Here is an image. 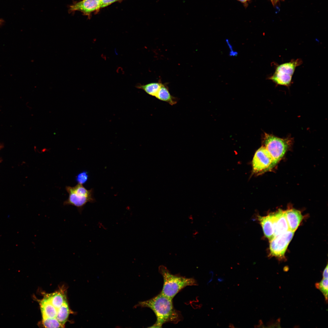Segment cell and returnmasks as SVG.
<instances>
[{"label":"cell","mask_w":328,"mask_h":328,"mask_svg":"<svg viewBox=\"0 0 328 328\" xmlns=\"http://www.w3.org/2000/svg\"><path fill=\"white\" fill-rule=\"evenodd\" d=\"M135 306L148 307L154 312L156 321L150 327L161 328L168 322L177 324L183 318L180 312L174 308L173 300L160 292L151 299L139 302Z\"/></svg>","instance_id":"cell-1"},{"label":"cell","mask_w":328,"mask_h":328,"mask_svg":"<svg viewBox=\"0 0 328 328\" xmlns=\"http://www.w3.org/2000/svg\"><path fill=\"white\" fill-rule=\"evenodd\" d=\"M158 271L163 279V287L160 293L172 300L185 287L198 284L193 278H186L172 274L166 267L163 265L159 266Z\"/></svg>","instance_id":"cell-2"},{"label":"cell","mask_w":328,"mask_h":328,"mask_svg":"<svg viewBox=\"0 0 328 328\" xmlns=\"http://www.w3.org/2000/svg\"><path fill=\"white\" fill-rule=\"evenodd\" d=\"M66 190L69 194V196L68 198L63 202V205L76 207L80 214L87 203H93L95 201L93 196V189L87 190L82 184L78 183L73 187L66 186Z\"/></svg>","instance_id":"cell-3"},{"label":"cell","mask_w":328,"mask_h":328,"mask_svg":"<svg viewBox=\"0 0 328 328\" xmlns=\"http://www.w3.org/2000/svg\"><path fill=\"white\" fill-rule=\"evenodd\" d=\"M265 147L273 159V168L283 156L291 143L289 138H282L265 133L263 138Z\"/></svg>","instance_id":"cell-4"},{"label":"cell","mask_w":328,"mask_h":328,"mask_svg":"<svg viewBox=\"0 0 328 328\" xmlns=\"http://www.w3.org/2000/svg\"><path fill=\"white\" fill-rule=\"evenodd\" d=\"M294 231L289 230L274 237L270 240V255L279 259H282L288 246L292 239Z\"/></svg>","instance_id":"cell-5"},{"label":"cell","mask_w":328,"mask_h":328,"mask_svg":"<svg viewBox=\"0 0 328 328\" xmlns=\"http://www.w3.org/2000/svg\"><path fill=\"white\" fill-rule=\"evenodd\" d=\"M273 159L270 154L264 146L259 148L256 152L252 161L253 172L260 174L273 168Z\"/></svg>","instance_id":"cell-6"},{"label":"cell","mask_w":328,"mask_h":328,"mask_svg":"<svg viewBox=\"0 0 328 328\" xmlns=\"http://www.w3.org/2000/svg\"><path fill=\"white\" fill-rule=\"evenodd\" d=\"M100 9V0H82L70 5L69 11L70 13L80 11L84 15L90 16L91 13L97 12Z\"/></svg>","instance_id":"cell-7"},{"label":"cell","mask_w":328,"mask_h":328,"mask_svg":"<svg viewBox=\"0 0 328 328\" xmlns=\"http://www.w3.org/2000/svg\"><path fill=\"white\" fill-rule=\"evenodd\" d=\"M274 227V237L289 230L285 212L279 209L272 213Z\"/></svg>","instance_id":"cell-8"},{"label":"cell","mask_w":328,"mask_h":328,"mask_svg":"<svg viewBox=\"0 0 328 328\" xmlns=\"http://www.w3.org/2000/svg\"><path fill=\"white\" fill-rule=\"evenodd\" d=\"M285 212L289 230L295 232L300 224L303 216L300 211L295 209H289Z\"/></svg>","instance_id":"cell-9"},{"label":"cell","mask_w":328,"mask_h":328,"mask_svg":"<svg viewBox=\"0 0 328 328\" xmlns=\"http://www.w3.org/2000/svg\"><path fill=\"white\" fill-rule=\"evenodd\" d=\"M258 219L262 227L265 236L269 240L274 237V227L272 214L267 216H258Z\"/></svg>","instance_id":"cell-10"},{"label":"cell","mask_w":328,"mask_h":328,"mask_svg":"<svg viewBox=\"0 0 328 328\" xmlns=\"http://www.w3.org/2000/svg\"><path fill=\"white\" fill-rule=\"evenodd\" d=\"M302 63L301 60L298 59L289 62L283 63L276 66L275 72L285 75L292 76L296 68Z\"/></svg>","instance_id":"cell-11"},{"label":"cell","mask_w":328,"mask_h":328,"mask_svg":"<svg viewBox=\"0 0 328 328\" xmlns=\"http://www.w3.org/2000/svg\"><path fill=\"white\" fill-rule=\"evenodd\" d=\"M155 97L171 105L176 104L179 100L178 98L173 96L170 94L167 85L163 83Z\"/></svg>","instance_id":"cell-12"},{"label":"cell","mask_w":328,"mask_h":328,"mask_svg":"<svg viewBox=\"0 0 328 328\" xmlns=\"http://www.w3.org/2000/svg\"><path fill=\"white\" fill-rule=\"evenodd\" d=\"M42 318H56L57 309L45 296L40 302Z\"/></svg>","instance_id":"cell-13"},{"label":"cell","mask_w":328,"mask_h":328,"mask_svg":"<svg viewBox=\"0 0 328 328\" xmlns=\"http://www.w3.org/2000/svg\"><path fill=\"white\" fill-rule=\"evenodd\" d=\"M46 296L57 309L59 308L66 300L64 294L61 291L47 294Z\"/></svg>","instance_id":"cell-14"},{"label":"cell","mask_w":328,"mask_h":328,"mask_svg":"<svg viewBox=\"0 0 328 328\" xmlns=\"http://www.w3.org/2000/svg\"><path fill=\"white\" fill-rule=\"evenodd\" d=\"M162 83L160 81L151 82L144 85H138L137 88L144 90L149 95L155 97Z\"/></svg>","instance_id":"cell-15"},{"label":"cell","mask_w":328,"mask_h":328,"mask_svg":"<svg viewBox=\"0 0 328 328\" xmlns=\"http://www.w3.org/2000/svg\"><path fill=\"white\" fill-rule=\"evenodd\" d=\"M292 76L283 75L275 72L272 75L268 77L278 85L289 86L292 83Z\"/></svg>","instance_id":"cell-16"},{"label":"cell","mask_w":328,"mask_h":328,"mask_svg":"<svg viewBox=\"0 0 328 328\" xmlns=\"http://www.w3.org/2000/svg\"><path fill=\"white\" fill-rule=\"evenodd\" d=\"M70 313L67 302L66 300L61 306L57 309L56 318L63 326L67 321Z\"/></svg>","instance_id":"cell-17"},{"label":"cell","mask_w":328,"mask_h":328,"mask_svg":"<svg viewBox=\"0 0 328 328\" xmlns=\"http://www.w3.org/2000/svg\"><path fill=\"white\" fill-rule=\"evenodd\" d=\"M328 278H323L319 282H316L315 284L316 288L319 290L323 295L327 303L328 301Z\"/></svg>","instance_id":"cell-18"},{"label":"cell","mask_w":328,"mask_h":328,"mask_svg":"<svg viewBox=\"0 0 328 328\" xmlns=\"http://www.w3.org/2000/svg\"><path fill=\"white\" fill-rule=\"evenodd\" d=\"M42 323L46 328H63L56 318H42Z\"/></svg>","instance_id":"cell-19"},{"label":"cell","mask_w":328,"mask_h":328,"mask_svg":"<svg viewBox=\"0 0 328 328\" xmlns=\"http://www.w3.org/2000/svg\"><path fill=\"white\" fill-rule=\"evenodd\" d=\"M88 179V173L87 171H84L77 175L76 177V180L78 183L83 185L87 182Z\"/></svg>","instance_id":"cell-20"},{"label":"cell","mask_w":328,"mask_h":328,"mask_svg":"<svg viewBox=\"0 0 328 328\" xmlns=\"http://www.w3.org/2000/svg\"><path fill=\"white\" fill-rule=\"evenodd\" d=\"M120 0H100V8L105 7Z\"/></svg>","instance_id":"cell-21"},{"label":"cell","mask_w":328,"mask_h":328,"mask_svg":"<svg viewBox=\"0 0 328 328\" xmlns=\"http://www.w3.org/2000/svg\"><path fill=\"white\" fill-rule=\"evenodd\" d=\"M328 265L327 264L323 272L322 275L323 278H328Z\"/></svg>","instance_id":"cell-22"},{"label":"cell","mask_w":328,"mask_h":328,"mask_svg":"<svg viewBox=\"0 0 328 328\" xmlns=\"http://www.w3.org/2000/svg\"><path fill=\"white\" fill-rule=\"evenodd\" d=\"M239 2L243 3L245 6L247 5L248 3L250 0H237Z\"/></svg>","instance_id":"cell-23"},{"label":"cell","mask_w":328,"mask_h":328,"mask_svg":"<svg viewBox=\"0 0 328 328\" xmlns=\"http://www.w3.org/2000/svg\"><path fill=\"white\" fill-rule=\"evenodd\" d=\"M272 5L273 6H275L276 4L278 3L279 1L282 0H270Z\"/></svg>","instance_id":"cell-24"},{"label":"cell","mask_w":328,"mask_h":328,"mask_svg":"<svg viewBox=\"0 0 328 328\" xmlns=\"http://www.w3.org/2000/svg\"><path fill=\"white\" fill-rule=\"evenodd\" d=\"M3 147V145L2 144L0 143V150L2 149Z\"/></svg>","instance_id":"cell-25"},{"label":"cell","mask_w":328,"mask_h":328,"mask_svg":"<svg viewBox=\"0 0 328 328\" xmlns=\"http://www.w3.org/2000/svg\"><path fill=\"white\" fill-rule=\"evenodd\" d=\"M2 22H3V21H2V19H0V25H1V24H2Z\"/></svg>","instance_id":"cell-26"},{"label":"cell","mask_w":328,"mask_h":328,"mask_svg":"<svg viewBox=\"0 0 328 328\" xmlns=\"http://www.w3.org/2000/svg\"><path fill=\"white\" fill-rule=\"evenodd\" d=\"M2 159H1L0 158V162H1V161H2Z\"/></svg>","instance_id":"cell-27"}]
</instances>
